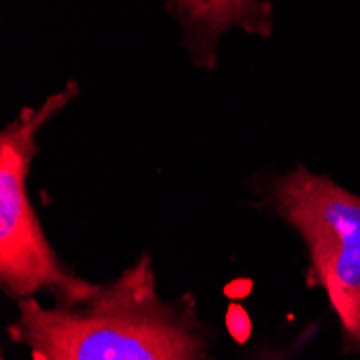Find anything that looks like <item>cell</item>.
<instances>
[{
    "label": "cell",
    "mask_w": 360,
    "mask_h": 360,
    "mask_svg": "<svg viewBox=\"0 0 360 360\" xmlns=\"http://www.w3.org/2000/svg\"><path fill=\"white\" fill-rule=\"evenodd\" d=\"M9 335L32 360H207L192 304L158 296L149 255L82 304L46 309L35 298L20 300Z\"/></svg>",
    "instance_id": "6da1fadb"
},
{
    "label": "cell",
    "mask_w": 360,
    "mask_h": 360,
    "mask_svg": "<svg viewBox=\"0 0 360 360\" xmlns=\"http://www.w3.org/2000/svg\"><path fill=\"white\" fill-rule=\"evenodd\" d=\"M78 93L80 86L70 82L39 108H24L0 132V285L18 300L48 289L58 304L76 307L100 289L60 266L26 190L37 132Z\"/></svg>",
    "instance_id": "7a4b0ae2"
},
{
    "label": "cell",
    "mask_w": 360,
    "mask_h": 360,
    "mask_svg": "<svg viewBox=\"0 0 360 360\" xmlns=\"http://www.w3.org/2000/svg\"><path fill=\"white\" fill-rule=\"evenodd\" d=\"M272 205L302 236L345 341L360 349V196L298 167L274 184Z\"/></svg>",
    "instance_id": "3957f363"
},
{
    "label": "cell",
    "mask_w": 360,
    "mask_h": 360,
    "mask_svg": "<svg viewBox=\"0 0 360 360\" xmlns=\"http://www.w3.org/2000/svg\"><path fill=\"white\" fill-rule=\"evenodd\" d=\"M167 11L179 22L184 46L196 68L212 70L218 44L229 28L270 37L274 7L268 0H167Z\"/></svg>",
    "instance_id": "277c9868"
},
{
    "label": "cell",
    "mask_w": 360,
    "mask_h": 360,
    "mask_svg": "<svg viewBox=\"0 0 360 360\" xmlns=\"http://www.w3.org/2000/svg\"><path fill=\"white\" fill-rule=\"evenodd\" d=\"M259 360H285V354H272L268 358H259Z\"/></svg>",
    "instance_id": "5b68a950"
}]
</instances>
